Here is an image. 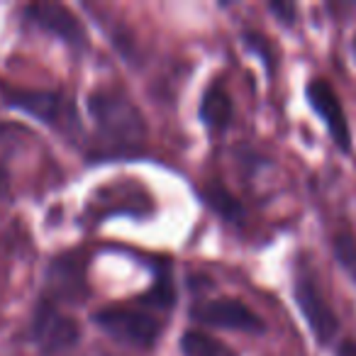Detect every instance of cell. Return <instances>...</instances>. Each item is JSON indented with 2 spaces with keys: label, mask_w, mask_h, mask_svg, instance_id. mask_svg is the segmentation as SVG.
<instances>
[{
  "label": "cell",
  "mask_w": 356,
  "mask_h": 356,
  "mask_svg": "<svg viewBox=\"0 0 356 356\" xmlns=\"http://www.w3.org/2000/svg\"><path fill=\"white\" fill-rule=\"evenodd\" d=\"M90 113L98 124L100 137L115 152L139 149L147 137V124L139 110L122 95L98 93L90 98Z\"/></svg>",
  "instance_id": "cell-1"
},
{
  "label": "cell",
  "mask_w": 356,
  "mask_h": 356,
  "mask_svg": "<svg viewBox=\"0 0 356 356\" xmlns=\"http://www.w3.org/2000/svg\"><path fill=\"white\" fill-rule=\"evenodd\" d=\"M95 325L118 341L137 349H149L161 334V320L152 312L129 310V307H108L95 315Z\"/></svg>",
  "instance_id": "cell-2"
},
{
  "label": "cell",
  "mask_w": 356,
  "mask_h": 356,
  "mask_svg": "<svg viewBox=\"0 0 356 356\" xmlns=\"http://www.w3.org/2000/svg\"><path fill=\"white\" fill-rule=\"evenodd\" d=\"M293 293H296L298 307H300L302 317H305V322L310 325V330H312V334L317 337V341L327 344V341L334 339L337 332H339V320H337L330 302L325 300L320 286H317L307 273H298Z\"/></svg>",
  "instance_id": "cell-3"
},
{
  "label": "cell",
  "mask_w": 356,
  "mask_h": 356,
  "mask_svg": "<svg viewBox=\"0 0 356 356\" xmlns=\"http://www.w3.org/2000/svg\"><path fill=\"white\" fill-rule=\"evenodd\" d=\"M191 317L205 327L237 330L247 332V334H264V330H266V325L257 312L249 310L244 302L232 300V298H220V300H208L203 305H195Z\"/></svg>",
  "instance_id": "cell-4"
},
{
  "label": "cell",
  "mask_w": 356,
  "mask_h": 356,
  "mask_svg": "<svg viewBox=\"0 0 356 356\" xmlns=\"http://www.w3.org/2000/svg\"><path fill=\"white\" fill-rule=\"evenodd\" d=\"M307 103L315 110L317 118L325 122L327 132L332 134L334 144L341 152H349L351 149V132H349V122H346V113L339 103V95L334 93L330 83L325 79H312L305 88Z\"/></svg>",
  "instance_id": "cell-5"
},
{
  "label": "cell",
  "mask_w": 356,
  "mask_h": 356,
  "mask_svg": "<svg viewBox=\"0 0 356 356\" xmlns=\"http://www.w3.org/2000/svg\"><path fill=\"white\" fill-rule=\"evenodd\" d=\"M27 15L32 17L35 25H40L42 30L51 32L59 40H64L66 44L76 47V49H83L88 44V37L86 30L79 20H76L74 13H69L64 6H54V3H37L27 10Z\"/></svg>",
  "instance_id": "cell-6"
},
{
  "label": "cell",
  "mask_w": 356,
  "mask_h": 356,
  "mask_svg": "<svg viewBox=\"0 0 356 356\" xmlns=\"http://www.w3.org/2000/svg\"><path fill=\"white\" fill-rule=\"evenodd\" d=\"M35 337L47 351H59L79 339V325L51 305H40L35 317Z\"/></svg>",
  "instance_id": "cell-7"
},
{
  "label": "cell",
  "mask_w": 356,
  "mask_h": 356,
  "mask_svg": "<svg viewBox=\"0 0 356 356\" xmlns=\"http://www.w3.org/2000/svg\"><path fill=\"white\" fill-rule=\"evenodd\" d=\"M200 120L213 132H222L232 120V100H229V93L220 81H213L205 88L203 100H200Z\"/></svg>",
  "instance_id": "cell-8"
},
{
  "label": "cell",
  "mask_w": 356,
  "mask_h": 356,
  "mask_svg": "<svg viewBox=\"0 0 356 356\" xmlns=\"http://www.w3.org/2000/svg\"><path fill=\"white\" fill-rule=\"evenodd\" d=\"M6 100L10 105H15V108L44 120V122H54L61 115L59 95L44 93V90H13V93L6 95Z\"/></svg>",
  "instance_id": "cell-9"
},
{
  "label": "cell",
  "mask_w": 356,
  "mask_h": 356,
  "mask_svg": "<svg viewBox=\"0 0 356 356\" xmlns=\"http://www.w3.org/2000/svg\"><path fill=\"white\" fill-rule=\"evenodd\" d=\"M181 354L184 356H237L232 346H227L222 339L208 334V332H186L181 337Z\"/></svg>",
  "instance_id": "cell-10"
},
{
  "label": "cell",
  "mask_w": 356,
  "mask_h": 356,
  "mask_svg": "<svg viewBox=\"0 0 356 356\" xmlns=\"http://www.w3.org/2000/svg\"><path fill=\"white\" fill-rule=\"evenodd\" d=\"M334 257L339 261V266L351 276V281L356 283V239L351 234L341 232L334 237Z\"/></svg>",
  "instance_id": "cell-11"
},
{
  "label": "cell",
  "mask_w": 356,
  "mask_h": 356,
  "mask_svg": "<svg viewBox=\"0 0 356 356\" xmlns=\"http://www.w3.org/2000/svg\"><path fill=\"white\" fill-rule=\"evenodd\" d=\"M142 302H147V305L156 307V310H168L173 302V288H171V278H168L166 271L159 273L156 283H154V288L147 293V296H142Z\"/></svg>",
  "instance_id": "cell-12"
},
{
  "label": "cell",
  "mask_w": 356,
  "mask_h": 356,
  "mask_svg": "<svg viewBox=\"0 0 356 356\" xmlns=\"http://www.w3.org/2000/svg\"><path fill=\"white\" fill-rule=\"evenodd\" d=\"M244 42H247V47H249V49H254L259 56H261L264 61H266L268 71H271V69H273V51L268 49V42H266V37H261V35H254V32H247V35H244Z\"/></svg>",
  "instance_id": "cell-13"
},
{
  "label": "cell",
  "mask_w": 356,
  "mask_h": 356,
  "mask_svg": "<svg viewBox=\"0 0 356 356\" xmlns=\"http://www.w3.org/2000/svg\"><path fill=\"white\" fill-rule=\"evenodd\" d=\"M271 13L273 15L278 17V20L283 22V25H293V22H296V6H293V3H271Z\"/></svg>",
  "instance_id": "cell-14"
},
{
  "label": "cell",
  "mask_w": 356,
  "mask_h": 356,
  "mask_svg": "<svg viewBox=\"0 0 356 356\" xmlns=\"http://www.w3.org/2000/svg\"><path fill=\"white\" fill-rule=\"evenodd\" d=\"M337 356H356V339L341 341L339 349H337Z\"/></svg>",
  "instance_id": "cell-15"
},
{
  "label": "cell",
  "mask_w": 356,
  "mask_h": 356,
  "mask_svg": "<svg viewBox=\"0 0 356 356\" xmlns=\"http://www.w3.org/2000/svg\"><path fill=\"white\" fill-rule=\"evenodd\" d=\"M351 49H354V56H356V40H354V47H351Z\"/></svg>",
  "instance_id": "cell-16"
}]
</instances>
